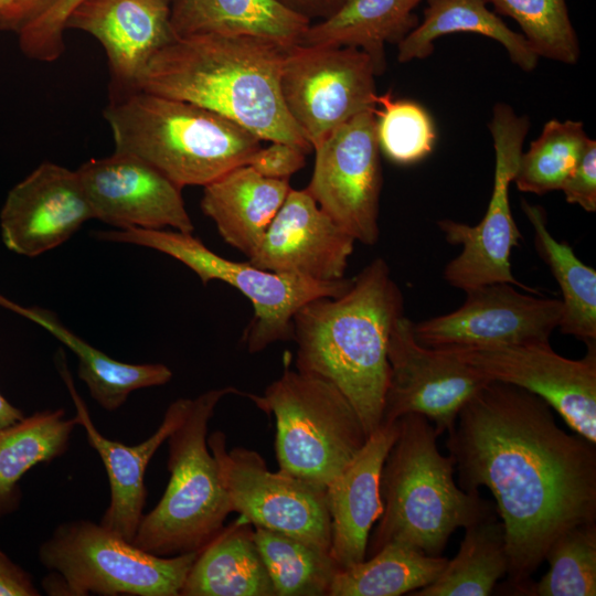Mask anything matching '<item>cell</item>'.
<instances>
[{"instance_id": "cell-1", "label": "cell", "mask_w": 596, "mask_h": 596, "mask_svg": "<svg viewBox=\"0 0 596 596\" xmlns=\"http://www.w3.org/2000/svg\"><path fill=\"white\" fill-rule=\"evenodd\" d=\"M447 433L459 487H486L496 500L509 561L503 592L530 581L561 535L596 522V444L564 430L540 396L490 381Z\"/></svg>"}, {"instance_id": "cell-2", "label": "cell", "mask_w": 596, "mask_h": 596, "mask_svg": "<svg viewBox=\"0 0 596 596\" xmlns=\"http://www.w3.org/2000/svg\"><path fill=\"white\" fill-rule=\"evenodd\" d=\"M290 46L255 36L190 34L157 52L136 89L217 113L260 140L311 145L290 117L280 91Z\"/></svg>"}, {"instance_id": "cell-3", "label": "cell", "mask_w": 596, "mask_h": 596, "mask_svg": "<svg viewBox=\"0 0 596 596\" xmlns=\"http://www.w3.org/2000/svg\"><path fill=\"white\" fill-rule=\"evenodd\" d=\"M404 298L383 258L369 263L342 295L304 305L292 319L296 369L336 385L368 434L382 422L390 377L387 344Z\"/></svg>"}, {"instance_id": "cell-4", "label": "cell", "mask_w": 596, "mask_h": 596, "mask_svg": "<svg viewBox=\"0 0 596 596\" xmlns=\"http://www.w3.org/2000/svg\"><path fill=\"white\" fill-rule=\"evenodd\" d=\"M397 436L381 472L383 511L370 533L366 557L389 542L441 556L451 534L497 512L455 480V462L437 446L438 434L423 415L397 419Z\"/></svg>"}, {"instance_id": "cell-5", "label": "cell", "mask_w": 596, "mask_h": 596, "mask_svg": "<svg viewBox=\"0 0 596 596\" xmlns=\"http://www.w3.org/2000/svg\"><path fill=\"white\" fill-rule=\"evenodd\" d=\"M104 116L115 151L140 158L181 189L247 164L262 141L210 109L139 89L115 95Z\"/></svg>"}, {"instance_id": "cell-6", "label": "cell", "mask_w": 596, "mask_h": 596, "mask_svg": "<svg viewBox=\"0 0 596 596\" xmlns=\"http://www.w3.org/2000/svg\"><path fill=\"white\" fill-rule=\"evenodd\" d=\"M233 386L209 390L194 398L182 423L168 437L167 488L143 514L132 544L158 556L201 551L232 512L217 462L207 446L209 423Z\"/></svg>"}, {"instance_id": "cell-7", "label": "cell", "mask_w": 596, "mask_h": 596, "mask_svg": "<svg viewBox=\"0 0 596 596\" xmlns=\"http://www.w3.org/2000/svg\"><path fill=\"white\" fill-rule=\"evenodd\" d=\"M276 422L278 470L326 489L368 439L349 400L331 382L288 368L263 395L244 394Z\"/></svg>"}, {"instance_id": "cell-8", "label": "cell", "mask_w": 596, "mask_h": 596, "mask_svg": "<svg viewBox=\"0 0 596 596\" xmlns=\"http://www.w3.org/2000/svg\"><path fill=\"white\" fill-rule=\"evenodd\" d=\"M199 552L158 556L89 520L60 524L39 547L50 595L179 596Z\"/></svg>"}, {"instance_id": "cell-9", "label": "cell", "mask_w": 596, "mask_h": 596, "mask_svg": "<svg viewBox=\"0 0 596 596\" xmlns=\"http://www.w3.org/2000/svg\"><path fill=\"white\" fill-rule=\"evenodd\" d=\"M94 236L158 251L189 267L204 285L221 280L238 289L254 309L243 336L249 353L260 352L277 341L292 340V319L304 305L321 297H338L352 283L347 278L320 281L262 269L249 260L226 259L192 233L174 230L125 228L99 231Z\"/></svg>"}, {"instance_id": "cell-10", "label": "cell", "mask_w": 596, "mask_h": 596, "mask_svg": "<svg viewBox=\"0 0 596 596\" xmlns=\"http://www.w3.org/2000/svg\"><path fill=\"white\" fill-rule=\"evenodd\" d=\"M489 128L494 149V177L482 220L477 225L450 219L437 222L446 241L461 246V253L446 265L444 279L464 291L492 283H509L539 292L513 276L510 262L512 249L519 245L522 234L512 216L509 187L514 179L530 120L518 115L511 106L498 103Z\"/></svg>"}, {"instance_id": "cell-11", "label": "cell", "mask_w": 596, "mask_h": 596, "mask_svg": "<svg viewBox=\"0 0 596 596\" xmlns=\"http://www.w3.org/2000/svg\"><path fill=\"white\" fill-rule=\"evenodd\" d=\"M374 65L356 47L291 45L280 91L285 106L312 149L363 111H375Z\"/></svg>"}, {"instance_id": "cell-12", "label": "cell", "mask_w": 596, "mask_h": 596, "mask_svg": "<svg viewBox=\"0 0 596 596\" xmlns=\"http://www.w3.org/2000/svg\"><path fill=\"white\" fill-rule=\"evenodd\" d=\"M232 512L253 526L277 531L329 552L330 515L326 489L280 470L270 471L253 449H227L226 436H207Z\"/></svg>"}, {"instance_id": "cell-13", "label": "cell", "mask_w": 596, "mask_h": 596, "mask_svg": "<svg viewBox=\"0 0 596 596\" xmlns=\"http://www.w3.org/2000/svg\"><path fill=\"white\" fill-rule=\"evenodd\" d=\"M306 191L345 233L364 245L380 237L383 184L374 111H363L333 130L315 148Z\"/></svg>"}, {"instance_id": "cell-14", "label": "cell", "mask_w": 596, "mask_h": 596, "mask_svg": "<svg viewBox=\"0 0 596 596\" xmlns=\"http://www.w3.org/2000/svg\"><path fill=\"white\" fill-rule=\"evenodd\" d=\"M586 345L577 360L555 352L550 341L446 351L490 381L540 396L574 433L596 444V341Z\"/></svg>"}, {"instance_id": "cell-15", "label": "cell", "mask_w": 596, "mask_h": 596, "mask_svg": "<svg viewBox=\"0 0 596 596\" xmlns=\"http://www.w3.org/2000/svg\"><path fill=\"white\" fill-rule=\"evenodd\" d=\"M387 359L390 377L381 424L418 414L440 436L454 426L462 406L490 382L451 352L421 344L414 322L404 313L392 327Z\"/></svg>"}, {"instance_id": "cell-16", "label": "cell", "mask_w": 596, "mask_h": 596, "mask_svg": "<svg viewBox=\"0 0 596 596\" xmlns=\"http://www.w3.org/2000/svg\"><path fill=\"white\" fill-rule=\"evenodd\" d=\"M519 289L509 283L469 288L458 309L414 323L415 338L440 350L550 341L562 318L561 299Z\"/></svg>"}, {"instance_id": "cell-17", "label": "cell", "mask_w": 596, "mask_h": 596, "mask_svg": "<svg viewBox=\"0 0 596 596\" xmlns=\"http://www.w3.org/2000/svg\"><path fill=\"white\" fill-rule=\"evenodd\" d=\"M76 172L94 219L117 230L194 231L182 189L138 157L115 151Z\"/></svg>"}, {"instance_id": "cell-18", "label": "cell", "mask_w": 596, "mask_h": 596, "mask_svg": "<svg viewBox=\"0 0 596 596\" xmlns=\"http://www.w3.org/2000/svg\"><path fill=\"white\" fill-rule=\"evenodd\" d=\"M91 219L76 170L43 162L8 192L0 211L1 238L10 252L34 257L66 242Z\"/></svg>"}, {"instance_id": "cell-19", "label": "cell", "mask_w": 596, "mask_h": 596, "mask_svg": "<svg viewBox=\"0 0 596 596\" xmlns=\"http://www.w3.org/2000/svg\"><path fill=\"white\" fill-rule=\"evenodd\" d=\"M354 243L306 189L291 188L248 260L274 273L339 280L344 278Z\"/></svg>"}, {"instance_id": "cell-20", "label": "cell", "mask_w": 596, "mask_h": 596, "mask_svg": "<svg viewBox=\"0 0 596 596\" xmlns=\"http://www.w3.org/2000/svg\"><path fill=\"white\" fill-rule=\"evenodd\" d=\"M172 0H83L68 14L66 29L94 36L104 47L119 93L136 91L152 56L171 43Z\"/></svg>"}, {"instance_id": "cell-21", "label": "cell", "mask_w": 596, "mask_h": 596, "mask_svg": "<svg viewBox=\"0 0 596 596\" xmlns=\"http://www.w3.org/2000/svg\"><path fill=\"white\" fill-rule=\"evenodd\" d=\"M56 365L74 403L77 425L85 429L88 443L98 453L108 476L110 499L99 523L132 542L145 514L147 466L163 441H167L184 419L191 398L180 397L173 401L151 436L138 445L127 446L108 439L98 432L85 402L74 386L63 352L56 354Z\"/></svg>"}, {"instance_id": "cell-22", "label": "cell", "mask_w": 596, "mask_h": 596, "mask_svg": "<svg viewBox=\"0 0 596 596\" xmlns=\"http://www.w3.org/2000/svg\"><path fill=\"white\" fill-rule=\"evenodd\" d=\"M397 432V421L381 424L326 488L331 526L329 553L341 570L366 557L371 530L383 511L382 467Z\"/></svg>"}, {"instance_id": "cell-23", "label": "cell", "mask_w": 596, "mask_h": 596, "mask_svg": "<svg viewBox=\"0 0 596 596\" xmlns=\"http://www.w3.org/2000/svg\"><path fill=\"white\" fill-rule=\"evenodd\" d=\"M202 212L222 238L249 257L291 187L288 180L260 175L249 166L234 168L203 187Z\"/></svg>"}, {"instance_id": "cell-24", "label": "cell", "mask_w": 596, "mask_h": 596, "mask_svg": "<svg viewBox=\"0 0 596 596\" xmlns=\"http://www.w3.org/2000/svg\"><path fill=\"white\" fill-rule=\"evenodd\" d=\"M311 21L277 0H172L171 25L177 36L220 34L255 36L291 46L299 44Z\"/></svg>"}, {"instance_id": "cell-25", "label": "cell", "mask_w": 596, "mask_h": 596, "mask_svg": "<svg viewBox=\"0 0 596 596\" xmlns=\"http://www.w3.org/2000/svg\"><path fill=\"white\" fill-rule=\"evenodd\" d=\"M0 307L31 320L66 345L78 359V377L107 411L121 407L134 391L160 386L172 379V371L164 364H130L109 358L72 332L51 310L21 306L1 294Z\"/></svg>"}, {"instance_id": "cell-26", "label": "cell", "mask_w": 596, "mask_h": 596, "mask_svg": "<svg viewBox=\"0 0 596 596\" xmlns=\"http://www.w3.org/2000/svg\"><path fill=\"white\" fill-rule=\"evenodd\" d=\"M181 596H275L254 541V526L243 517L224 528L199 551Z\"/></svg>"}, {"instance_id": "cell-27", "label": "cell", "mask_w": 596, "mask_h": 596, "mask_svg": "<svg viewBox=\"0 0 596 596\" xmlns=\"http://www.w3.org/2000/svg\"><path fill=\"white\" fill-rule=\"evenodd\" d=\"M422 0H344L330 17L310 24L299 44L351 46L366 53L382 75L385 44H398L419 22Z\"/></svg>"}, {"instance_id": "cell-28", "label": "cell", "mask_w": 596, "mask_h": 596, "mask_svg": "<svg viewBox=\"0 0 596 596\" xmlns=\"http://www.w3.org/2000/svg\"><path fill=\"white\" fill-rule=\"evenodd\" d=\"M461 32L497 41L511 62L525 72L534 70L540 60L523 34L489 10L486 0H426L423 20L397 44V60L407 63L427 58L438 38Z\"/></svg>"}, {"instance_id": "cell-29", "label": "cell", "mask_w": 596, "mask_h": 596, "mask_svg": "<svg viewBox=\"0 0 596 596\" xmlns=\"http://www.w3.org/2000/svg\"><path fill=\"white\" fill-rule=\"evenodd\" d=\"M534 230V246L549 266L562 292L563 312L558 328L585 343L596 341V270L584 264L566 242H558L547 228L540 205L521 201Z\"/></svg>"}, {"instance_id": "cell-30", "label": "cell", "mask_w": 596, "mask_h": 596, "mask_svg": "<svg viewBox=\"0 0 596 596\" xmlns=\"http://www.w3.org/2000/svg\"><path fill=\"white\" fill-rule=\"evenodd\" d=\"M459 550L414 596H489L508 573L504 529L497 512L464 528Z\"/></svg>"}, {"instance_id": "cell-31", "label": "cell", "mask_w": 596, "mask_h": 596, "mask_svg": "<svg viewBox=\"0 0 596 596\" xmlns=\"http://www.w3.org/2000/svg\"><path fill=\"white\" fill-rule=\"evenodd\" d=\"M448 558L389 542L362 562L340 570L328 596H400L433 583Z\"/></svg>"}, {"instance_id": "cell-32", "label": "cell", "mask_w": 596, "mask_h": 596, "mask_svg": "<svg viewBox=\"0 0 596 596\" xmlns=\"http://www.w3.org/2000/svg\"><path fill=\"white\" fill-rule=\"evenodd\" d=\"M75 426L76 418H66L63 409H46L0 428V514L17 504L26 471L66 451Z\"/></svg>"}, {"instance_id": "cell-33", "label": "cell", "mask_w": 596, "mask_h": 596, "mask_svg": "<svg viewBox=\"0 0 596 596\" xmlns=\"http://www.w3.org/2000/svg\"><path fill=\"white\" fill-rule=\"evenodd\" d=\"M254 541L275 596H328L341 570L329 552L259 526H254Z\"/></svg>"}, {"instance_id": "cell-34", "label": "cell", "mask_w": 596, "mask_h": 596, "mask_svg": "<svg viewBox=\"0 0 596 596\" xmlns=\"http://www.w3.org/2000/svg\"><path fill=\"white\" fill-rule=\"evenodd\" d=\"M582 121L551 119L521 153L513 182L521 192L543 195L561 190L588 141Z\"/></svg>"}, {"instance_id": "cell-35", "label": "cell", "mask_w": 596, "mask_h": 596, "mask_svg": "<svg viewBox=\"0 0 596 596\" xmlns=\"http://www.w3.org/2000/svg\"><path fill=\"white\" fill-rule=\"evenodd\" d=\"M549 571L538 581L511 589L522 596L596 595V522L579 524L561 535L549 550Z\"/></svg>"}, {"instance_id": "cell-36", "label": "cell", "mask_w": 596, "mask_h": 596, "mask_svg": "<svg viewBox=\"0 0 596 596\" xmlns=\"http://www.w3.org/2000/svg\"><path fill=\"white\" fill-rule=\"evenodd\" d=\"M497 14L513 19L539 57L568 65L579 58V43L565 0H486Z\"/></svg>"}, {"instance_id": "cell-37", "label": "cell", "mask_w": 596, "mask_h": 596, "mask_svg": "<svg viewBox=\"0 0 596 596\" xmlns=\"http://www.w3.org/2000/svg\"><path fill=\"white\" fill-rule=\"evenodd\" d=\"M376 136L385 156L397 164H413L434 149L436 129L427 110L412 100L393 99L391 93L377 95Z\"/></svg>"}, {"instance_id": "cell-38", "label": "cell", "mask_w": 596, "mask_h": 596, "mask_svg": "<svg viewBox=\"0 0 596 596\" xmlns=\"http://www.w3.org/2000/svg\"><path fill=\"white\" fill-rule=\"evenodd\" d=\"M82 1L58 0L47 11L21 28L17 35L22 53L40 62L57 60L65 49V21Z\"/></svg>"}, {"instance_id": "cell-39", "label": "cell", "mask_w": 596, "mask_h": 596, "mask_svg": "<svg viewBox=\"0 0 596 596\" xmlns=\"http://www.w3.org/2000/svg\"><path fill=\"white\" fill-rule=\"evenodd\" d=\"M302 148L283 141H270L267 147H259L249 158L247 166L265 178L288 180L306 164Z\"/></svg>"}, {"instance_id": "cell-40", "label": "cell", "mask_w": 596, "mask_h": 596, "mask_svg": "<svg viewBox=\"0 0 596 596\" xmlns=\"http://www.w3.org/2000/svg\"><path fill=\"white\" fill-rule=\"evenodd\" d=\"M566 202L596 211V141L589 139L578 163L561 188Z\"/></svg>"}, {"instance_id": "cell-41", "label": "cell", "mask_w": 596, "mask_h": 596, "mask_svg": "<svg viewBox=\"0 0 596 596\" xmlns=\"http://www.w3.org/2000/svg\"><path fill=\"white\" fill-rule=\"evenodd\" d=\"M32 576L0 550V596H38Z\"/></svg>"}, {"instance_id": "cell-42", "label": "cell", "mask_w": 596, "mask_h": 596, "mask_svg": "<svg viewBox=\"0 0 596 596\" xmlns=\"http://www.w3.org/2000/svg\"><path fill=\"white\" fill-rule=\"evenodd\" d=\"M287 9L309 19L323 20L333 14L344 0H277Z\"/></svg>"}, {"instance_id": "cell-43", "label": "cell", "mask_w": 596, "mask_h": 596, "mask_svg": "<svg viewBox=\"0 0 596 596\" xmlns=\"http://www.w3.org/2000/svg\"><path fill=\"white\" fill-rule=\"evenodd\" d=\"M58 0H21L8 31L18 32L42 13L47 11Z\"/></svg>"}, {"instance_id": "cell-44", "label": "cell", "mask_w": 596, "mask_h": 596, "mask_svg": "<svg viewBox=\"0 0 596 596\" xmlns=\"http://www.w3.org/2000/svg\"><path fill=\"white\" fill-rule=\"evenodd\" d=\"M23 413L12 405L1 393H0V428L11 425L21 418H23Z\"/></svg>"}, {"instance_id": "cell-45", "label": "cell", "mask_w": 596, "mask_h": 596, "mask_svg": "<svg viewBox=\"0 0 596 596\" xmlns=\"http://www.w3.org/2000/svg\"><path fill=\"white\" fill-rule=\"evenodd\" d=\"M21 0H0V29L8 31V28L15 14Z\"/></svg>"}]
</instances>
